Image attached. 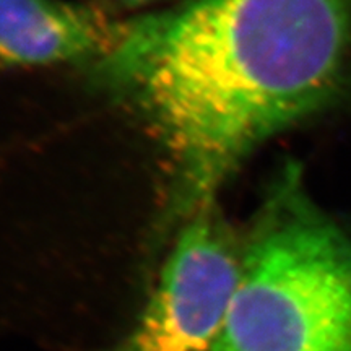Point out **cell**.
Masks as SVG:
<instances>
[{
	"label": "cell",
	"mask_w": 351,
	"mask_h": 351,
	"mask_svg": "<svg viewBox=\"0 0 351 351\" xmlns=\"http://www.w3.org/2000/svg\"><path fill=\"white\" fill-rule=\"evenodd\" d=\"M243 243L217 200L187 217L156 288L112 351H215L239 280Z\"/></svg>",
	"instance_id": "3957f363"
},
{
	"label": "cell",
	"mask_w": 351,
	"mask_h": 351,
	"mask_svg": "<svg viewBox=\"0 0 351 351\" xmlns=\"http://www.w3.org/2000/svg\"><path fill=\"white\" fill-rule=\"evenodd\" d=\"M243 241L215 351H351V232L287 163Z\"/></svg>",
	"instance_id": "7a4b0ae2"
},
{
	"label": "cell",
	"mask_w": 351,
	"mask_h": 351,
	"mask_svg": "<svg viewBox=\"0 0 351 351\" xmlns=\"http://www.w3.org/2000/svg\"><path fill=\"white\" fill-rule=\"evenodd\" d=\"M121 23L60 0H0V67L95 64Z\"/></svg>",
	"instance_id": "277c9868"
},
{
	"label": "cell",
	"mask_w": 351,
	"mask_h": 351,
	"mask_svg": "<svg viewBox=\"0 0 351 351\" xmlns=\"http://www.w3.org/2000/svg\"><path fill=\"white\" fill-rule=\"evenodd\" d=\"M91 78L160 142L184 221L263 143L351 93V0H186L121 23Z\"/></svg>",
	"instance_id": "6da1fadb"
},
{
	"label": "cell",
	"mask_w": 351,
	"mask_h": 351,
	"mask_svg": "<svg viewBox=\"0 0 351 351\" xmlns=\"http://www.w3.org/2000/svg\"><path fill=\"white\" fill-rule=\"evenodd\" d=\"M119 2L125 3V5H143V3H150V2H155V0H119Z\"/></svg>",
	"instance_id": "5b68a950"
}]
</instances>
